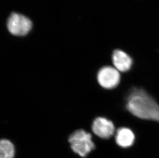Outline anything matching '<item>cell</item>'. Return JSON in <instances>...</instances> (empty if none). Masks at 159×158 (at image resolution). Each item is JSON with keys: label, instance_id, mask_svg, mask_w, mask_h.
I'll return each mask as SVG.
<instances>
[{"label": "cell", "instance_id": "1", "mask_svg": "<svg viewBox=\"0 0 159 158\" xmlns=\"http://www.w3.org/2000/svg\"><path fill=\"white\" fill-rule=\"evenodd\" d=\"M126 106L128 111L138 118L159 123V105L143 89L131 90L127 97Z\"/></svg>", "mask_w": 159, "mask_h": 158}, {"label": "cell", "instance_id": "2", "mask_svg": "<svg viewBox=\"0 0 159 158\" xmlns=\"http://www.w3.org/2000/svg\"><path fill=\"white\" fill-rule=\"evenodd\" d=\"M69 142L74 152L85 157L95 148L91 134L83 129L77 130L70 136Z\"/></svg>", "mask_w": 159, "mask_h": 158}, {"label": "cell", "instance_id": "3", "mask_svg": "<svg viewBox=\"0 0 159 158\" xmlns=\"http://www.w3.org/2000/svg\"><path fill=\"white\" fill-rule=\"evenodd\" d=\"M32 21L20 14L13 13L8 20V29L15 36H25L32 29Z\"/></svg>", "mask_w": 159, "mask_h": 158}, {"label": "cell", "instance_id": "4", "mask_svg": "<svg viewBox=\"0 0 159 158\" xmlns=\"http://www.w3.org/2000/svg\"><path fill=\"white\" fill-rule=\"evenodd\" d=\"M97 78L101 86L110 90L119 85L120 81V74L115 67L105 66L99 70Z\"/></svg>", "mask_w": 159, "mask_h": 158}, {"label": "cell", "instance_id": "5", "mask_svg": "<svg viewBox=\"0 0 159 158\" xmlns=\"http://www.w3.org/2000/svg\"><path fill=\"white\" fill-rule=\"evenodd\" d=\"M93 133L102 139H109L114 134L115 127L112 121L103 117H98L92 125Z\"/></svg>", "mask_w": 159, "mask_h": 158}, {"label": "cell", "instance_id": "6", "mask_svg": "<svg viewBox=\"0 0 159 158\" xmlns=\"http://www.w3.org/2000/svg\"><path fill=\"white\" fill-rule=\"evenodd\" d=\"M112 61L114 67L119 72H127L132 66L131 58L126 52L119 49L113 53Z\"/></svg>", "mask_w": 159, "mask_h": 158}, {"label": "cell", "instance_id": "7", "mask_svg": "<svg viewBox=\"0 0 159 158\" xmlns=\"http://www.w3.org/2000/svg\"><path fill=\"white\" fill-rule=\"evenodd\" d=\"M135 140V136L131 130L126 127L117 129L116 135L117 144L122 148H128L132 146Z\"/></svg>", "mask_w": 159, "mask_h": 158}, {"label": "cell", "instance_id": "8", "mask_svg": "<svg viewBox=\"0 0 159 158\" xmlns=\"http://www.w3.org/2000/svg\"><path fill=\"white\" fill-rule=\"evenodd\" d=\"M15 148L12 142L7 139L0 140V158H14Z\"/></svg>", "mask_w": 159, "mask_h": 158}]
</instances>
